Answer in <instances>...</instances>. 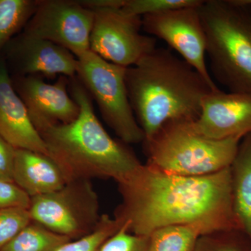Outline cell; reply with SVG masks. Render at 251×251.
Wrapping results in <instances>:
<instances>
[{"label":"cell","mask_w":251,"mask_h":251,"mask_svg":"<svg viewBox=\"0 0 251 251\" xmlns=\"http://www.w3.org/2000/svg\"><path fill=\"white\" fill-rule=\"evenodd\" d=\"M122 202L114 218L131 233L191 226L203 234L241 229L234 212L229 168L200 176L166 174L148 164L118 183Z\"/></svg>","instance_id":"cell-1"},{"label":"cell","mask_w":251,"mask_h":251,"mask_svg":"<svg viewBox=\"0 0 251 251\" xmlns=\"http://www.w3.org/2000/svg\"><path fill=\"white\" fill-rule=\"evenodd\" d=\"M125 81L130 105L145 134L144 141L168 122L197 120L203 99L218 88L171 49L162 47L126 68Z\"/></svg>","instance_id":"cell-2"},{"label":"cell","mask_w":251,"mask_h":251,"mask_svg":"<svg viewBox=\"0 0 251 251\" xmlns=\"http://www.w3.org/2000/svg\"><path fill=\"white\" fill-rule=\"evenodd\" d=\"M69 87L80 114L72 123L41 132L48 156L69 181L112 179L121 182L143 163L126 144L112 138L103 128L94 113L92 97L77 77L70 78Z\"/></svg>","instance_id":"cell-3"},{"label":"cell","mask_w":251,"mask_h":251,"mask_svg":"<svg viewBox=\"0 0 251 251\" xmlns=\"http://www.w3.org/2000/svg\"><path fill=\"white\" fill-rule=\"evenodd\" d=\"M198 9L213 76L229 92H251V6L207 0Z\"/></svg>","instance_id":"cell-4"},{"label":"cell","mask_w":251,"mask_h":251,"mask_svg":"<svg viewBox=\"0 0 251 251\" xmlns=\"http://www.w3.org/2000/svg\"><path fill=\"white\" fill-rule=\"evenodd\" d=\"M196 120H173L144 141L147 164L166 174L205 176L219 173L232 164L240 138L217 140L199 131Z\"/></svg>","instance_id":"cell-5"},{"label":"cell","mask_w":251,"mask_h":251,"mask_svg":"<svg viewBox=\"0 0 251 251\" xmlns=\"http://www.w3.org/2000/svg\"><path fill=\"white\" fill-rule=\"evenodd\" d=\"M77 59L76 77L98 105L104 121L125 144L143 143L145 134L130 105L126 68L88 51Z\"/></svg>","instance_id":"cell-6"},{"label":"cell","mask_w":251,"mask_h":251,"mask_svg":"<svg viewBox=\"0 0 251 251\" xmlns=\"http://www.w3.org/2000/svg\"><path fill=\"white\" fill-rule=\"evenodd\" d=\"M97 193L90 180L69 181L53 192L31 198V221L74 240L95 229L101 215Z\"/></svg>","instance_id":"cell-7"},{"label":"cell","mask_w":251,"mask_h":251,"mask_svg":"<svg viewBox=\"0 0 251 251\" xmlns=\"http://www.w3.org/2000/svg\"><path fill=\"white\" fill-rule=\"evenodd\" d=\"M125 0H105L92 9L94 23L90 50L109 62L132 67L156 48L152 36L142 34V17L122 9Z\"/></svg>","instance_id":"cell-8"},{"label":"cell","mask_w":251,"mask_h":251,"mask_svg":"<svg viewBox=\"0 0 251 251\" xmlns=\"http://www.w3.org/2000/svg\"><path fill=\"white\" fill-rule=\"evenodd\" d=\"M93 23V11L80 1L39 0L23 32L62 46L78 58L90 50Z\"/></svg>","instance_id":"cell-9"},{"label":"cell","mask_w":251,"mask_h":251,"mask_svg":"<svg viewBox=\"0 0 251 251\" xmlns=\"http://www.w3.org/2000/svg\"><path fill=\"white\" fill-rule=\"evenodd\" d=\"M199 6L145 15L142 17L143 30L149 36L164 41L181 59L215 87L206 67V36Z\"/></svg>","instance_id":"cell-10"},{"label":"cell","mask_w":251,"mask_h":251,"mask_svg":"<svg viewBox=\"0 0 251 251\" xmlns=\"http://www.w3.org/2000/svg\"><path fill=\"white\" fill-rule=\"evenodd\" d=\"M12 80L39 133L53 126L72 123L78 117L80 106L67 90L69 77L59 75L53 84L36 75L14 76Z\"/></svg>","instance_id":"cell-11"},{"label":"cell","mask_w":251,"mask_h":251,"mask_svg":"<svg viewBox=\"0 0 251 251\" xmlns=\"http://www.w3.org/2000/svg\"><path fill=\"white\" fill-rule=\"evenodd\" d=\"M2 52L15 76L76 77L77 59L70 51L23 31L9 41Z\"/></svg>","instance_id":"cell-12"},{"label":"cell","mask_w":251,"mask_h":251,"mask_svg":"<svg viewBox=\"0 0 251 251\" xmlns=\"http://www.w3.org/2000/svg\"><path fill=\"white\" fill-rule=\"evenodd\" d=\"M195 125L214 139H242L251 133V92L211 91L203 99Z\"/></svg>","instance_id":"cell-13"},{"label":"cell","mask_w":251,"mask_h":251,"mask_svg":"<svg viewBox=\"0 0 251 251\" xmlns=\"http://www.w3.org/2000/svg\"><path fill=\"white\" fill-rule=\"evenodd\" d=\"M0 135L16 150L48 155L45 142L15 90L4 56H0Z\"/></svg>","instance_id":"cell-14"},{"label":"cell","mask_w":251,"mask_h":251,"mask_svg":"<svg viewBox=\"0 0 251 251\" xmlns=\"http://www.w3.org/2000/svg\"><path fill=\"white\" fill-rule=\"evenodd\" d=\"M13 181L30 198L53 192L69 182L50 157L26 150H16Z\"/></svg>","instance_id":"cell-15"},{"label":"cell","mask_w":251,"mask_h":251,"mask_svg":"<svg viewBox=\"0 0 251 251\" xmlns=\"http://www.w3.org/2000/svg\"><path fill=\"white\" fill-rule=\"evenodd\" d=\"M229 169L234 212L251 239V133L241 140Z\"/></svg>","instance_id":"cell-16"},{"label":"cell","mask_w":251,"mask_h":251,"mask_svg":"<svg viewBox=\"0 0 251 251\" xmlns=\"http://www.w3.org/2000/svg\"><path fill=\"white\" fill-rule=\"evenodd\" d=\"M38 4V0H0V52L24 29Z\"/></svg>","instance_id":"cell-17"},{"label":"cell","mask_w":251,"mask_h":251,"mask_svg":"<svg viewBox=\"0 0 251 251\" xmlns=\"http://www.w3.org/2000/svg\"><path fill=\"white\" fill-rule=\"evenodd\" d=\"M70 241L31 221L1 251H54Z\"/></svg>","instance_id":"cell-18"},{"label":"cell","mask_w":251,"mask_h":251,"mask_svg":"<svg viewBox=\"0 0 251 251\" xmlns=\"http://www.w3.org/2000/svg\"><path fill=\"white\" fill-rule=\"evenodd\" d=\"M202 235L191 226H173L156 229L150 235L148 251H194Z\"/></svg>","instance_id":"cell-19"},{"label":"cell","mask_w":251,"mask_h":251,"mask_svg":"<svg viewBox=\"0 0 251 251\" xmlns=\"http://www.w3.org/2000/svg\"><path fill=\"white\" fill-rule=\"evenodd\" d=\"M194 251H251V239L241 229L217 231L198 238Z\"/></svg>","instance_id":"cell-20"},{"label":"cell","mask_w":251,"mask_h":251,"mask_svg":"<svg viewBox=\"0 0 251 251\" xmlns=\"http://www.w3.org/2000/svg\"><path fill=\"white\" fill-rule=\"evenodd\" d=\"M121 226L115 218L102 214L98 225L92 232L63 244L54 251H100L104 243L116 233Z\"/></svg>","instance_id":"cell-21"},{"label":"cell","mask_w":251,"mask_h":251,"mask_svg":"<svg viewBox=\"0 0 251 251\" xmlns=\"http://www.w3.org/2000/svg\"><path fill=\"white\" fill-rule=\"evenodd\" d=\"M202 0H125L122 9L133 16L159 14L181 8L199 6Z\"/></svg>","instance_id":"cell-22"},{"label":"cell","mask_w":251,"mask_h":251,"mask_svg":"<svg viewBox=\"0 0 251 251\" xmlns=\"http://www.w3.org/2000/svg\"><path fill=\"white\" fill-rule=\"evenodd\" d=\"M31 221L27 209L11 208L0 211V251Z\"/></svg>","instance_id":"cell-23"},{"label":"cell","mask_w":251,"mask_h":251,"mask_svg":"<svg viewBox=\"0 0 251 251\" xmlns=\"http://www.w3.org/2000/svg\"><path fill=\"white\" fill-rule=\"evenodd\" d=\"M150 237L131 233L122 225L116 233L109 238L100 251H148Z\"/></svg>","instance_id":"cell-24"},{"label":"cell","mask_w":251,"mask_h":251,"mask_svg":"<svg viewBox=\"0 0 251 251\" xmlns=\"http://www.w3.org/2000/svg\"><path fill=\"white\" fill-rule=\"evenodd\" d=\"M31 198L14 181L0 179V211L11 208L29 209Z\"/></svg>","instance_id":"cell-25"},{"label":"cell","mask_w":251,"mask_h":251,"mask_svg":"<svg viewBox=\"0 0 251 251\" xmlns=\"http://www.w3.org/2000/svg\"><path fill=\"white\" fill-rule=\"evenodd\" d=\"M16 149L0 135V179L13 181Z\"/></svg>","instance_id":"cell-26"},{"label":"cell","mask_w":251,"mask_h":251,"mask_svg":"<svg viewBox=\"0 0 251 251\" xmlns=\"http://www.w3.org/2000/svg\"><path fill=\"white\" fill-rule=\"evenodd\" d=\"M243 4L249 5L251 6V0H239Z\"/></svg>","instance_id":"cell-27"}]
</instances>
